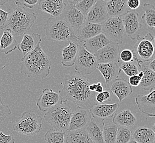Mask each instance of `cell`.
<instances>
[{"label": "cell", "instance_id": "obj_1", "mask_svg": "<svg viewBox=\"0 0 155 143\" xmlns=\"http://www.w3.org/2000/svg\"><path fill=\"white\" fill-rule=\"evenodd\" d=\"M89 81L84 75L75 71L66 75L62 89L58 91L61 101L72 102L90 110L97 104L95 92L90 91Z\"/></svg>", "mask_w": 155, "mask_h": 143}, {"label": "cell", "instance_id": "obj_2", "mask_svg": "<svg viewBox=\"0 0 155 143\" xmlns=\"http://www.w3.org/2000/svg\"><path fill=\"white\" fill-rule=\"evenodd\" d=\"M40 44L21 60V73L36 79H44L47 77L50 73L52 65L50 58L42 49Z\"/></svg>", "mask_w": 155, "mask_h": 143}, {"label": "cell", "instance_id": "obj_3", "mask_svg": "<svg viewBox=\"0 0 155 143\" xmlns=\"http://www.w3.org/2000/svg\"><path fill=\"white\" fill-rule=\"evenodd\" d=\"M45 35L49 40L54 42H72L78 44L81 42L74 30L66 21L60 17H50L44 26Z\"/></svg>", "mask_w": 155, "mask_h": 143}, {"label": "cell", "instance_id": "obj_4", "mask_svg": "<svg viewBox=\"0 0 155 143\" xmlns=\"http://www.w3.org/2000/svg\"><path fill=\"white\" fill-rule=\"evenodd\" d=\"M69 102H60L46 112L44 118L53 129L65 133L68 130L73 109Z\"/></svg>", "mask_w": 155, "mask_h": 143}, {"label": "cell", "instance_id": "obj_5", "mask_svg": "<svg viewBox=\"0 0 155 143\" xmlns=\"http://www.w3.org/2000/svg\"><path fill=\"white\" fill-rule=\"evenodd\" d=\"M36 19L34 13L28 11L24 7L18 6L9 12L7 28L14 35H21L30 30Z\"/></svg>", "mask_w": 155, "mask_h": 143}, {"label": "cell", "instance_id": "obj_6", "mask_svg": "<svg viewBox=\"0 0 155 143\" xmlns=\"http://www.w3.org/2000/svg\"><path fill=\"white\" fill-rule=\"evenodd\" d=\"M137 42L133 50L134 61L139 65L142 63L149 62L155 59V37L151 33L143 37L137 35Z\"/></svg>", "mask_w": 155, "mask_h": 143}, {"label": "cell", "instance_id": "obj_7", "mask_svg": "<svg viewBox=\"0 0 155 143\" xmlns=\"http://www.w3.org/2000/svg\"><path fill=\"white\" fill-rule=\"evenodd\" d=\"M43 118L33 111L24 112L21 119L13 125L14 131L27 136H33L38 134L42 129Z\"/></svg>", "mask_w": 155, "mask_h": 143}, {"label": "cell", "instance_id": "obj_8", "mask_svg": "<svg viewBox=\"0 0 155 143\" xmlns=\"http://www.w3.org/2000/svg\"><path fill=\"white\" fill-rule=\"evenodd\" d=\"M102 33L110 42L122 44L124 33L122 17H110L102 24Z\"/></svg>", "mask_w": 155, "mask_h": 143}, {"label": "cell", "instance_id": "obj_9", "mask_svg": "<svg viewBox=\"0 0 155 143\" xmlns=\"http://www.w3.org/2000/svg\"><path fill=\"white\" fill-rule=\"evenodd\" d=\"M83 43L79 45V50L75 61V71L83 75H90L96 69L97 63L93 54L84 47Z\"/></svg>", "mask_w": 155, "mask_h": 143}, {"label": "cell", "instance_id": "obj_10", "mask_svg": "<svg viewBox=\"0 0 155 143\" xmlns=\"http://www.w3.org/2000/svg\"><path fill=\"white\" fill-rule=\"evenodd\" d=\"M59 17L66 21L72 27L75 34L78 30L86 22L84 15L75 7L74 5L71 4L67 5Z\"/></svg>", "mask_w": 155, "mask_h": 143}, {"label": "cell", "instance_id": "obj_11", "mask_svg": "<svg viewBox=\"0 0 155 143\" xmlns=\"http://www.w3.org/2000/svg\"><path fill=\"white\" fill-rule=\"evenodd\" d=\"M119 45L110 42L94 54L97 64L120 62Z\"/></svg>", "mask_w": 155, "mask_h": 143}, {"label": "cell", "instance_id": "obj_12", "mask_svg": "<svg viewBox=\"0 0 155 143\" xmlns=\"http://www.w3.org/2000/svg\"><path fill=\"white\" fill-rule=\"evenodd\" d=\"M124 32L131 40H135L142 25L139 19V14L134 10H130L122 16Z\"/></svg>", "mask_w": 155, "mask_h": 143}, {"label": "cell", "instance_id": "obj_13", "mask_svg": "<svg viewBox=\"0 0 155 143\" xmlns=\"http://www.w3.org/2000/svg\"><path fill=\"white\" fill-rule=\"evenodd\" d=\"M92 118L89 110L77 106L71 116L68 131L85 128Z\"/></svg>", "mask_w": 155, "mask_h": 143}, {"label": "cell", "instance_id": "obj_14", "mask_svg": "<svg viewBox=\"0 0 155 143\" xmlns=\"http://www.w3.org/2000/svg\"><path fill=\"white\" fill-rule=\"evenodd\" d=\"M61 98L58 92H54L52 89L45 88L36 101V106L42 112H46L51 108L58 104Z\"/></svg>", "mask_w": 155, "mask_h": 143}, {"label": "cell", "instance_id": "obj_15", "mask_svg": "<svg viewBox=\"0 0 155 143\" xmlns=\"http://www.w3.org/2000/svg\"><path fill=\"white\" fill-rule=\"evenodd\" d=\"M139 110L147 116L155 117V89L150 90L147 95L139 94L135 98Z\"/></svg>", "mask_w": 155, "mask_h": 143}, {"label": "cell", "instance_id": "obj_16", "mask_svg": "<svg viewBox=\"0 0 155 143\" xmlns=\"http://www.w3.org/2000/svg\"><path fill=\"white\" fill-rule=\"evenodd\" d=\"M106 3L102 0H97L91 9L87 14L86 21L89 23L102 24L109 18Z\"/></svg>", "mask_w": 155, "mask_h": 143}, {"label": "cell", "instance_id": "obj_17", "mask_svg": "<svg viewBox=\"0 0 155 143\" xmlns=\"http://www.w3.org/2000/svg\"><path fill=\"white\" fill-rule=\"evenodd\" d=\"M67 4L66 0H40L38 8L52 17L57 18L60 17Z\"/></svg>", "mask_w": 155, "mask_h": 143}, {"label": "cell", "instance_id": "obj_18", "mask_svg": "<svg viewBox=\"0 0 155 143\" xmlns=\"http://www.w3.org/2000/svg\"><path fill=\"white\" fill-rule=\"evenodd\" d=\"M96 69H98L104 78L106 85H110L118 79L121 72L118 64L114 62L97 64Z\"/></svg>", "mask_w": 155, "mask_h": 143}, {"label": "cell", "instance_id": "obj_19", "mask_svg": "<svg viewBox=\"0 0 155 143\" xmlns=\"http://www.w3.org/2000/svg\"><path fill=\"white\" fill-rule=\"evenodd\" d=\"M110 90L116 96L120 102L130 96L133 90L128 82L124 79H117L113 83L108 85Z\"/></svg>", "mask_w": 155, "mask_h": 143}, {"label": "cell", "instance_id": "obj_20", "mask_svg": "<svg viewBox=\"0 0 155 143\" xmlns=\"http://www.w3.org/2000/svg\"><path fill=\"white\" fill-rule=\"evenodd\" d=\"M119 107L118 102L112 104H100L91 107L89 111L92 116L100 119H104L113 116Z\"/></svg>", "mask_w": 155, "mask_h": 143}, {"label": "cell", "instance_id": "obj_21", "mask_svg": "<svg viewBox=\"0 0 155 143\" xmlns=\"http://www.w3.org/2000/svg\"><path fill=\"white\" fill-rule=\"evenodd\" d=\"M104 119L92 116L89 123L85 127L90 137L94 143H104L103 122Z\"/></svg>", "mask_w": 155, "mask_h": 143}, {"label": "cell", "instance_id": "obj_22", "mask_svg": "<svg viewBox=\"0 0 155 143\" xmlns=\"http://www.w3.org/2000/svg\"><path fill=\"white\" fill-rule=\"evenodd\" d=\"M102 33V25L89 23L86 21L85 24L78 30L76 35L78 40L83 42Z\"/></svg>", "mask_w": 155, "mask_h": 143}, {"label": "cell", "instance_id": "obj_23", "mask_svg": "<svg viewBox=\"0 0 155 143\" xmlns=\"http://www.w3.org/2000/svg\"><path fill=\"white\" fill-rule=\"evenodd\" d=\"M18 45L12 31L9 28L5 29L0 38V51L6 55L10 54L17 48Z\"/></svg>", "mask_w": 155, "mask_h": 143}, {"label": "cell", "instance_id": "obj_24", "mask_svg": "<svg viewBox=\"0 0 155 143\" xmlns=\"http://www.w3.org/2000/svg\"><path fill=\"white\" fill-rule=\"evenodd\" d=\"M41 35L39 34H25L21 42L18 44L17 48L22 52L24 56L26 54L33 50L38 44L41 43Z\"/></svg>", "mask_w": 155, "mask_h": 143}, {"label": "cell", "instance_id": "obj_25", "mask_svg": "<svg viewBox=\"0 0 155 143\" xmlns=\"http://www.w3.org/2000/svg\"><path fill=\"white\" fill-rule=\"evenodd\" d=\"M64 138L66 143H94L85 128L68 131L64 133Z\"/></svg>", "mask_w": 155, "mask_h": 143}, {"label": "cell", "instance_id": "obj_26", "mask_svg": "<svg viewBox=\"0 0 155 143\" xmlns=\"http://www.w3.org/2000/svg\"><path fill=\"white\" fill-rule=\"evenodd\" d=\"M106 6L109 17H122L130 11L127 6V0H110Z\"/></svg>", "mask_w": 155, "mask_h": 143}, {"label": "cell", "instance_id": "obj_27", "mask_svg": "<svg viewBox=\"0 0 155 143\" xmlns=\"http://www.w3.org/2000/svg\"><path fill=\"white\" fill-rule=\"evenodd\" d=\"M110 42L103 33L84 42V47L91 54H94L110 43Z\"/></svg>", "mask_w": 155, "mask_h": 143}, {"label": "cell", "instance_id": "obj_28", "mask_svg": "<svg viewBox=\"0 0 155 143\" xmlns=\"http://www.w3.org/2000/svg\"><path fill=\"white\" fill-rule=\"evenodd\" d=\"M137 122V118L129 110L121 111L114 114L112 123L118 127H131Z\"/></svg>", "mask_w": 155, "mask_h": 143}, {"label": "cell", "instance_id": "obj_29", "mask_svg": "<svg viewBox=\"0 0 155 143\" xmlns=\"http://www.w3.org/2000/svg\"><path fill=\"white\" fill-rule=\"evenodd\" d=\"M147 62L142 63L137 65L139 70L143 72V77L141 79L139 86L145 90H150L155 88V73L148 68L147 66Z\"/></svg>", "mask_w": 155, "mask_h": 143}, {"label": "cell", "instance_id": "obj_30", "mask_svg": "<svg viewBox=\"0 0 155 143\" xmlns=\"http://www.w3.org/2000/svg\"><path fill=\"white\" fill-rule=\"evenodd\" d=\"M79 45L73 42H69V45L63 49L62 60L61 64L64 67L74 66L77 56Z\"/></svg>", "mask_w": 155, "mask_h": 143}, {"label": "cell", "instance_id": "obj_31", "mask_svg": "<svg viewBox=\"0 0 155 143\" xmlns=\"http://www.w3.org/2000/svg\"><path fill=\"white\" fill-rule=\"evenodd\" d=\"M132 138L138 143H155V131L140 126L135 129L132 134Z\"/></svg>", "mask_w": 155, "mask_h": 143}, {"label": "cell", "instance_id": "obj_32", "mask_svg": "<svg viewBox=\"0 0 155 143\" xmlns=\"http://www.w3.org/2000/svg\"><path fill=\"white\" fill-rule=\"evenodd\" d=\"M144 14L141 17L143 23L150 30L154 32L155 27V7L152 4L145 3L143 6Z\"/></svg>", "mask_w": 155, "mask_h": 143}, {"label": "cell", "instance_id": "obj_33", "mask_svg": "<svg viewBox=\"0 0 155 143\" xmlns=\"http://www.w3.org/2000/svg\"><path fill=\"white\" fill-rule=\"evenodd\" d=\"M118 126L114 123H105L103 122L104 143H116Z\"/></svg>", "mask_w": 155, "mask_h": 143}, {"label": "cell", "instance_id": "obj_34", "mask_svg": "<svg viewBox=\"0 0 155 143\" xmlns=\"http://www.w3.org/2000/svg\"><path fill=\"white\" fill-rule=\"evenodd\" d=\"M64 132L51 129L45 133L44 139L47 143H64Z\"/></svg>", "mask_w": 155, "mask_h": 143}, {"label": "cell", "instance_id": "obj_35", "mask_svg": "<svg viewBox=\"0 0 155 143\" xmlns=\"http://www.w3.org/2000/svg\"><path fill=\"white\" fill-rule=\"evenodd\" d=\"M132 139V133L128 128L118 127L116 143H128Z\"/></svg>", "mask_w": 155, "mask_h": 143}, {"label": "cell", "instance_id": "obj_36", "mask_svg": "<svg viewBox=\"0 0 155 143\" xmlns=\"http://www.w3.org/2000/svg\"><path fill=\"white\" fill-rule=\"evenodd\" d=\"M120 70H122L128 77H131L134 75H137L139 72V68L133 62H123L120 61Z\"/></svg>", "mask_w": 155, "mask_h": 143}, {"label": "cell", "instance_id": "obj_37", "mask_svg": "<svg viewBox=\"0 0 155 143\" xmlns=\"http://www.w3.org/2000/svg\"><path fill=\"white\" fill-rule=\"evenodd\" d=\"M97 0H81L75 5V7L86 18L87 14L96 2Z\"/></svg>", "mask_w": 155, "mask_h": 143}, {"label": "cell", "instance_id": "obj_38", "mask_svg": "<svg viewBox=\"0 0 155 143\" xmlns=\"http://www.w3.org/2000/svg\"><path fill=\"white\" fill-rule=\"evenodd\" d=\"M12 114L9 106L7 105L4 104L0 96V125L2 124L5 120Z\"/></svg>", "mask_w": 155, "mask_h": 143}, {"label": "cell", "instance_id": "obj_39", "mask_svg": "<svg viewBox=\"0 0 155 143\" xmlns=\"http://www.w3.org/2000/svg\"><path fill=\"white\" fill-rule=\"evenodd\" d=\"M134 56L131 50L125 49L121 51L119 54V60L123 62H133Z\"/></svg>", "mask_w": 155, "mask_h": 143}, {"label": "cell", "instance_id": "obj_40", "mask_svg": "<svg viewBox=\"0 0 155 143\" xmlns=\"http://www.w3.org/2000/svg\"><path fill=\"white\" fill-rule=\"evenodd\" d=\"M39 2V0H15L17 6H22L29 8H33Z\"/></svg>", "mask_w": 155, "mask_h": 143}, {"label": "cell", "instance_id": "obj_41", "mask_svg": "<svg viewBox=\"0 0 155 143\" xmlns=\"http://www.w3.org/2000/svg\"><path fill=\"white\" fill-rule=\"evenodd\" d=\"M9 12L4 11L0 8V28L5 29L7 28V22Z\"/></svg>", "mask_w": 155, "mask_h": 143}, {"label": "cell", "instance_id": "obj_42", "mask_svg": "<svg viewBox=\"0 0 155 143\" xmlns=\"http://www.w3.org/2000/svg\"><path fill=\"white\" fill-rule=\"evenodd\" d=\"M15 139L12 135H6L0 131V143H15Z\"/></svg>", "mask_w": 155, "mask_h": 143}, {"label": "cell", "instance_id": "obj_43", "mask_svg": "<svg viewBox=\"0 0 155 143\" xmlns=\"http://www.w3.org/2000/svg\"><path fill=\"white\" fill-rule=\"evenodd\" d=\"M141 78L137 75H134L131 77H129L128 79V83L130 86L132 87H137L139 86Z\"/></svg>", "mask_w": 155, "mask_h": 143}, {"label": "cell", "instance_id": "obj_44", "mask_svg": "<svg viewBox=\"0 0 155 143\" xmlns=\"http://www.w3.org/2000/svg\"><path fill=\"white\" fill-rule=\"evenodd\" d=\"M140 0H127V6L130 10L137 9L140 5Z\"/></svg>", "mask_w": 155, "mask_h": 143}, {"label": "cell", "instance_id": "obj_45", "mask_svg": "<svg viewBox=\"0 0 155 143\" xmlns=\"http://www.w3.org/2000/svg\"><path fill=\"white\" fill-rule=\"evenodd\" d=\"M95 100L97 103L98 104H104V96L103 92L98 93L95 96Z\"/></svg>", "mask_w": 155, "mask_h": 143}, {"label": "cell", "instance_id": "obj_46", "mask_svg": "<svg viewBox=\"0 0 155 143\" xmlns=\"http://www.w3.org/2000/svg\"><path fill=\"white\" fill-rule=\"evenodd\" d=\"M147 66L148 67V68L151 69L152 71H155V58L152 60L151 61H149L147 62Z\"/></svg>", "mask_w": 155, "mask_h": 143}, {"label": "cell", "instance_id": "obj_47", "mask_svg": "<svg viewBox=\"0 0 155 143\" xmlns=\"http://www.w3.org/2000/svg\"><path fill=\"white\" fill-rule=\"evenodd\" d=\"M96 85H97V87L96 89L95 92H97L98 94V93L103 92L104 91V87L102 85L101 83L98 82L96 83Z\"/></svg>", "mask_w": 155, "mask_h": 143}, {"label": "cell", "instance_id": "obj_48", "mask_svg": "<svg viewBox=\"0 0 155 143\" xmlns=\"http://www.w3.org/2000/svg\"><path fill=\"white\" fill-rule=\"evenodd\" d=\"M104 96V101H110V93L107 90L103 91Z\"/></svg>", "mask_w": 155, "mask_h": 143}, {"label": "cell", "instance_id": "obj_49", "mask_svg": "<svg viewBox=\"0 0 155 143\" xmlns=\"http://www.w3.org/2000/svg\"><path fill=\"white\" fill-rule=\"evenodd\" d=\"M97 87V85L96 84H90L89 87V89L90 91H92V92H95L96 89Z\"/></svg>", "mask_w": 155, "mask_h": 143}, {"label": "cell", "instance_id": "obj_50", "mask_svg": "<svg viewBox=\"0 0 155 143\" xmlns=\"http://www.w3.org/2000/svg\"><path fill=\"white\" fill-rule=\"evenodd\" d=\"M81 1V0H66V2H68V4H71L74 6Z\"/></svg>", "mask_w": 155, "mask_h": 143}, {"label": "cell", "instance_id": "obj_51", "mask_svg": "<svg viewBox=\"0 0 155 143\" xmlns=\"http://www.w3.org/2000/svg\"><path fill=\"white\" fill-rule=\"evenodd\" d=\"M9 1V0H0V6H2Z\"/></svg>", "mask_w": 155, "mask_h": 143}, {"label": "cell", "instance_id": "obj_52", "mask_svg": "<svg viewBox=\"0 0 155 143\" xmlns=\"http://www.w3.org/2000/svg\"><path fill=\"white\" fill-rule=\"evenodd\" d=\"M128 143H137V141H135L134 140H133H133H130V141H129V142Z\"/></svg>", "mask_w": 155, "mask_h": 143}, {"label": "cell", "instance_id": "obj_53", "mask_svg": "<svg viewBox=\"0 0 155 143\" xmlns=\"http://www.w3.org/2000/svg\"><path fill=\"white\" fill-rule=\"evenodd\" d=\"M102 1H104L105 2H107L108 1H109L110 0H102Z\"/></svg>", "mask_w": 155, "mask_h": 143}, {"label": "cell", "instance_id": "obj_54", "mask_svg": "<svg viewBox=\"0 0 155 143\" xmlns=\"http://www.w3.org/2000/svg\"><path fill=\"white\" fill-rule=\"evenodd\" d=\"M0 30H1V28H0Z\"/></svg>", "mask_w": 155, "mask_h": 143}]
</instances>
